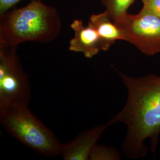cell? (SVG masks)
Returning <instances> with one entry per match:
<instances>
[{
	"mask_svg": "<svg viewBox=\"0 0 160 160\" xmlns=\"http://www.w3.org/2000/svg\"><path fill=\"white\" fill-rule=\"evenodd\" d=\"M114 69L127 88L128 98L123 108L108 123L126 125L123 151L128 158L137 159L147 154L145 141L148 139L155 155L160 134V75L137 77Z\"/></svg>",
	"mask_w": 160,
	"mask_h": 160,
	"instance_id": "obj_1",
	"label": "cell"
},
{
	"mask_svg": "<svg viewBox=\"0 0 160 160\" xmlns=\"http://www.w3.org/2000/svg\"><path fill=\"white\" fill-rule=\"evenodd\" d=\"M62 28L57 10L42 0L0 14V46L17 48L27 42L46 43L55 40Z\"/></svg>",
	"mask_w": 160,
	"mask_h": 160,
	"instance_id": "obj_2",
	"label": "cell"
},
{
	"mask_svg": "<svg viewBox=\"0 0 160 160\" xmlns=\"http://www.w3.org/2000/svg\"><path fill=\"white\" fill-rule=\"evenodd\" d=\"M0 122L11 136L39 154H61L63 143L32 113L27 104L0 108Z\"/></svg>",
	"mask_w": 160,
	"mask_h": 160,
	"instance_id": "obj_3",
	"label": "cell"
},
{
	"mask_svg": "<svg viewBox=\"0 0 160 160\" xmlns=\"http://www.w3.org/2000/svg\"><path fill=\"white\" fill-rule=\"evenodd\" d=\"M17 49L0 46V108L28 104L31 98L29 78L20 62Z\"/></svg>",
	"mask_w": 160,
	"mask_h": 160,
	"instance_id": "obj_4",
	"label": "cell"
},
{
	"mask_svg": "<svg viewBox=\"0 0 160 160\" xmlns=\"http://www.w3.org/2000/svg\"><path fill=\"white\" fill-rule=\"evenodd\" d=\"M125 41L142 53L151 57L160 52V17L142 7L137 14L128 13L116 23Z\"/></svg>",
	"mask_w": 160,
	"mask_h": 160,
	"instance_id": "obj_5",
	"label": "cell"
},
{
	"mask_svg": "<svg viewBox=\"0 0 160 160\" xmlns=\"http://www.w3.org/2000/svg\"><path fill=\"white\" fill-rule=\"evenodd\" d=\"M109 125L94 126L81 132L73 140L62 145L61 155L64 160H90L97 141Z\"/></svg>",
	"mask_w": 160,
	"mask_h": 160,
	"instance_id": "obj_6",
	"label": "cell"
},
{
	"mask_svg": "<svg viewBox=\"0 0 160 160\" xmlns=\"http://www.w3.org/2000/svg\"><path fill=\"white\" fill-rule=\"evenodd\" d=\"M70 27L74 32V36L69 43L70 51L81 53L88 59L92 58L103 51L100 38L92 26L88 24L86 26L81 19H75Z\"/></svg>",
	"mask_w": 160,
	"mask_h": 160,
	"instance_id": "obj_7",
	"label": "cell"
},
{
	"mask_svg": "<svg viewBox=\"0 0 160 160\" xmlns=\"http://www.w3.org/2000/svg\"><path fill=\"white\" fill-rule=\"evenodd\" d=\"M88 24L97 31L102 41L103 51L109 50L117 40L125 41L122 30L105 11L92 14Z\"/></svg>",
	"mask_w": 160,
	"mask_h": 160,
	"instance_id": "obj_8",
	"label": "cell"
},
{
	"mask_svg": "<svg viewBox=\"0 0 160 160\" xmlns=\"http://www.w3.org/2000/svg\"><path fill=\"white\" fill-rule=\"evenodd\" d=\"M105 12L114 22L118 23L129 13V8L135 0H101Z\"/></svg>",
	"mask_w": 160,
	"mask_h": 160,
	"instance_id": "obj_9",
	"label": "cell"
},
{
	"mask_svg": "<svg viewBox=\"0 0 160 160\" xmlns=\"http://www.w3.org/2000/svg\"><path fill=\"white\" fill-rule=\"evenodd\" d=\"M120 159V153L116 149L98 144L92 149L90 157V160H118Z\"/></svg>",
	"mask_w": 160,
	"mask_h": 160,
	"instance_id": "obj_10",
	"label": "cell"
},
{
	"mask_svg": "<svg viewBox=\"0 0 160 160\" xmlns=\"http://www.w3.org/2000/svg\"><path fill=\"white\" fill-rule=\"evenodd\" d=\"M145 8L160 17V0H140Z\"/></svg>",
	"mask_w": 160,
	"mask_h": 160,
	"instance_id": "obj_11",
	"label": "cell"
},
{
	"mask_svg": "<svg viewBox=\"0 0 160 160\" xmlns=\"http://www.w3.org/2000/svg\"><path fill=\"white\" fill-rule=\"evenodd\" d=\"M22 1L23 0H0V14L11 10Z\"/></svg>",
	"mask_w": 160,
	"mask_h": 160,
	"instance_id": "obj_12",
	"label": "cell"
}]
</instances>
